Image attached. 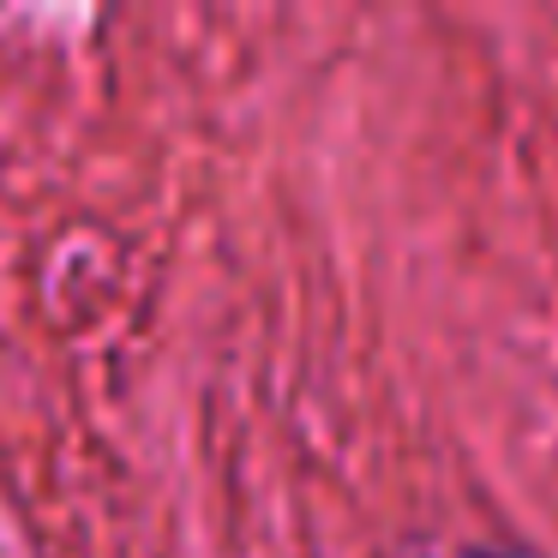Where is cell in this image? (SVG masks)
<instances>
[{"label":"cell","mask_w":558,"mask_h":558,"mask_svg":"<svg viewBox=\"0 0 558 558\" xmlns=\"http://www.w3.org/2000/svg\"><path fill=\"white\" fill-rule=\"evenodd\" d=\"M462 558H510V553H462Z\"/></svg>","instance_id":"cell-1"}]
</instances>
